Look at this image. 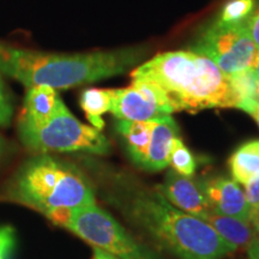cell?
Listing matches in <instances>:
<instances>
[{
  "label": "cell",
  "mask_w": 259,
  "mask_h": 259,
  "mask_svg": "<svg viewBox=\"0 0 259 259\" xmlns=\"http://www.w3.org/2000/svg\"><path fill=\"white\" fill-rule=\"evenodd\" d=\"M116 205L132 225L178 259H221L236 251L208 223L178 209L157 189L122 181Z\"/></svg>",
  "instance_id": "cell-1"
},
{
  "label": "cell",
  "mask_w": 259,
  "mask_h": 259,
  "mask_svg": "<svg viewBox=\"0 0 259 259\" xmlns=\"http://www.w3.org/2000/svg\"><path fill=\"white\" fill-rule=\"evenodd\" d=\"M145 50L54 54L16 47L0 40V73L27 88L67 89L127 72L143 59Z\"/></svg>",
  "instance_id": "cell-2"
},
{
  "label": "cell",
  "mask_w": 259,
  "mask_h": 259,
  "mask_svg": "<svg viewBox=\"0 0 259 259\" xmlns=\"http://www.w3.org/2000/svg\"><path fill=\"white\" fill-rule=\"evenodd\" d=\"M131 77L132 80H145L158 87L176 112L240 106L231 77L208 57L193 51L158 54L132 71Z\"/></svg>",
  "instance_id": "cell-3"
},
{
  "label": "cell",
  "mask_w": 259,
  "mask_h": 259,
  "mask_svg": "<svg viewBox=\"0 0 259 259\" xmlns=\"http://www.w3.org/2000/svg\"><path fill=\"white\" fill-rule=\"evenodd\" d=\"M5 193L8 199L36 210L65 228L73 210L95 204L93 187L82 171L48 154L29 160Z\"/></svg>",
  "instance_id": "cell-4"
},
{
  "label": "cell",
  "mask_w": 259,
  "mask_h": 259,
  "mask_svg": "<svg viewBox=\"0 0 259 259\" xmlns=\"http://www.w3.org/2000/svg\"><path fill=\"white\" fill-rule=\"evenodd\" d=\"M18 136L25 148L37 154L107 155L111 151V143L101 131L80 122L61 99L47 124L38 128L18 127Z\"/></svg>",
  "instance_id": "cell-5"
},
{
  "label": "cell",
  "mask_w": 259,
  "mask_h": 259,
  "mask_svg": "<svg viewBox=\"0 0 259 259\" xmlns=\"http://www.w3.org/2000/svg\"><path fill=\"white\" fill-rule=\"evenodd\" d=\"M66 228L94 247L119 259H164L158 252L136 240L96 203L73 210Z\"/></svg>",
  "instance_id": "cell-6"
},
{
  "label": "cell",
  "mask_w": 259,
  "mask_h": 259,
  "mask_svg": "<svg viewBox=\"0 0 259 259\" xmlns=\"http://www.w3.org/2000/svg\"><path fill=\"white\" fill-rule=\"evenodd\" d=\"M191 51L208 57L226 76H234L252 69L259 50L246 30L244 21L210 24Z\"/></svg>",
  "instance_id": "cell-7"
},
{
  "label": "cell",
  "mask_w": 259,
  "mask_h": 259,
  "mask_svg": "<svg viewBox=\"0 0 259 259\" xmlns=\"http://www.w3.org/2000/svg\"><path fill=\"white\" fill-rule=\"evenodd\" d=\"M109 112L121 120L153 121L176 111L168 96L155 84L132 80L127 88L113 89Z\"/></svg>",
  "instance_id": "cell-8"
},
{
  "label": "cell",
  "mask_w": 259,
  "mask_h": 259,
  "mask_svg": "<svg viewBox=\"0 0 259 259\" xmlns=\"http://www.w3.org/2000/svg\"><path fill=\"white\" fill-rule=\"evenodd\" d=\"M156 189L163 194L164 198L178 209L200 220L206 218L212 211L205 194L200 189L198 181L177 173L176 170L167 171L164 181Z\"/></svg>",
  "instance_id": "cell-9"
},
{
  "label": "cell",
  "mask_w": 259,
  "mask_h": 259,
  "mask_svg": "<svg viewBox=\"0 0 259 259\" xmlns=\"http://www.w3.org/2000/svg\"><path fill=\"white\" fill-rule=\"evenodd\" d=\"M212 211L250 222V209L240 184L227 177L198 181Z\"/></svg>",
  "instance_id": "cell-10"
},
{
  "label": "cell",
  "mask_w": 259,
  "mask_h": 259,
  "mask_svg": "<svg viewBox=\"0 0 259 259\" xmlns=\"http://www.w3.org/2000/svg\"><path fill=\"white\" fill-rule=\"evenodd\" d=\"M59 101L60 97L56 89L51 87L36 85L28 88L18 127H42L53 116Z\"/></svg>",
  "instance_id": "cell-11"
},
{
  "label": "cell",
  "mask_w": 259,
  "mask_h": 259,
  "mask_svg": "<svg viewBox=\"0 0 259 259\" xmlns=\"http://www.w3.org/2000/svg\"><path fill=\"white\" fill-rule=\"evenodd\" d=\"M179 136V127L171 115L154 120L147 157L142 168L149 171H157L169 166L171 144Z\"/></svg>",
  "instance_id": "cell-12"
},
{
  "label": "cell",
  "mask_w": 259,
  "mask_h": 259,
  "mask_svg": "<svg viewBox=\"0 0 259 259\" xmlns=\"http://www.w3.org/2000/svg\"><path fill=\"white\" fill-rule=\"evenodd\" d=\"M204 221L236 250L241 247L247 248L259 236L250 222L233 216L211 211L206 215Z\"/></svg>",
  "instance_id": "cell-13"
},
{
  "label": "cell",
  "mask_w": 259,
  "mask_h": 259,
  "mask_svg": "<svg viewBox=\"0 0 259 259\" xmlns=\"http://www.w3.org/2000/svg\"><path fill=\"white\" fill-rule=\"evenodd\" d=\"M153 126L154 120L132 121L118 119L116 121V131L124 139L130 157L135 164L141 168L147 157Z\"/></svg>",
  "instance_id": "cell-14"
},
{
  "label": "cell",
  "mask_w": 259,
  "mask_h": 259,
  "mask_svg": "<svg viewBox=\"0 0 259 259\" xmlns=\"http://www.w3.org/2000/svg\"><path fill=\"white\" fill-rule=\"evenodd\" d=\"M232 177L240 185H246L259 176V139L246 142L239 147L229 158Z\"/></svg>",
  "instance_id": "cell-15"
},
{
  "label": "cell",
  "mask_w": 259,
  "mask_h": 259,
  "mask_svg": "<svg viewBox=\"0 0 259 259\" xmlns=\"http://www.w3.org/2000/svg\"><path fill=\"white\" fill-rule=\"evenodd\" d=\"M113 89L90 88L84 90L80 96V107L85 113L93 127L101 131L105 126L102 115L109 112L112 105Z\"/></svg>",
  "instance_id": "cell-16"
},
{
  "label": "cell",
  "mask_w": 259,
  "mask_h": 259,
  "mask_svg": "<svg viewBox=\"0 0 259 259\" xmlns=\"http://www.w3.org/2000/svg\"><path fill=\"white\" fill-rule=\"evenodd\" d=\"M169 166H171L173 170H176L177 173L187 178H192L194 176V171H196V158L189 150V148L184 144L180 136L174 139L173 144H171Z\"/></svg>",
  "instance_id": "cell-17"
},
{
  "label": "cell",
  "mask_w": 259,
  "mask_h": 259,
  "mask_svg": "<svg viewBox=\"0 0 259 259\" xmlns=\"http://www.w3.org/2000/svg\"><path fill=\"white\" fill-rule=\"evenodd\" d=\"M255 6V0H229L223 6L216 21L225 24L240 23L245 21Z\"/></svg>",
  "instance_id": "cell-18"
},
{
  "label": "cell",
  "mask_w": 259,
  "mask_h": 259,
  "mask_svg": "<svg viewBox=\"0 0 259 259\" xmlns=\"http://www.w3.org/2000/svg\"><path fill=\"white\" fill-rule=\"evenodd\" d=\"M244 192L250 209V223L257 232L259 223V176L246 184Z\"/></svg>",
  "instance_id": "cell-19"
},
{
  "label": "cell",
  "mask_w": 259,
  "mask_h": 259,
  "mask_svg": "<svg viewBox=\"0 0 259 259\" xmlns=\"http://www.w3.org/2000/svg\"><path fill=\"white\" fill-rule=\"evenodd\" d=\"M12 116H14V103L3 78V74L0 73V126L8 127L11 124Z\"/></svg>",
  "instance_id": "cell-20"
},
{
  "label": "cell",
  "mask_w": 259,
  "mask_h": 259,
  "mask_svg": "<svg viewBox=\"0 0 259 259\" xmlns=\"http://www.w3.org/2000/svg\"><path fill=\"white\" fill-rule=\"evenodd\" d=\"M14 245V229L11 227H0V259H9Z\"/></svg>",
  "instance_id": "cell-21"
},
{
  "label": "cell",
  "mask_w": 259,
  "mask_h": 259,
  "mask_svg": "<svg viewBox=\"0 0 259 259\" xmlns=\"http://www.w3.org/2000/svg\"><path fill=\"white\" fill-rule=\"evenodd\" d=\"M244 25L252 41L259 50V4L254 6L251 15L245 19Z\"/></svg>",
  "instance_id": "cell-22"
},
{
  "label": "cell",
  "mask_w": 259,
  "mask_h": 259,
  "mask_svg": "<svg viewBox=\"0 0 259 259\" xmlns=\"http://www.w3.org/2000/svg\"><path fill=\"white\" fill-rule=\"evenodd\" d=\"M248 259H259V236L247 248Z\"/></svg>",
  "instance_id": "cell-23"
},
{
  "label": "cell",
  "mask_w": 259,
  "mask_h": 259,
  "mask_svg": "<svg viewBox=\"0 0 259 259\" xmlns=\"http://www.w3.org/2000/svg\"><path fill=\"white\" fill-rule=\"evenodd\" d=\"M93 259H119V258H116L115 255L108 253V252L94 247V258Z\"/></svg>",
  "instance_id": "cell-24"
},
{
  "label": "cell",
  "mask_w": 259,
  "mask_h": 259,
  "mask_svg": "<svg viewBox=\"0 0 259 259\" xmlns=\"http://www.w3.org/2000/svg\"><path fill=\"white\" fill-rule=\"evenodd\" d=\"M252 72H253V74L255 76V78H257L259 80V54L257 57V59H255L253 66H252Z\"/></svg>",
  "instance_id": "cell-25"
},
{
  "label": "cell",
  "mask_w": 259,
  "mask_h": 259,
  "mask_svg": "<svg viewBox=\"0 0 259 259\" xmlns=\"http://www.w3.org/2000/svg\"><path fill=\"white\" fill-rule=\"evenodd\" d=\"M252 116H253L254 120L257 121V124H258V126H259V108L253 113V114H252Z\"/></svg>",
  "instance_id": "cell-26"
},
{
  "label": "cell",
  "mask_w": 259,
  "mask_h": 259,
  "mask_svg": "<svg viewBox=\"0 0 259 259\" xmlns=\"http://www.w3.org/2000/svg\"><path fill=\"white\" fill-rule=\"evenodd\" d=\"M2 149H3V141L2 138H0V154H2Z\"/></svg>",
  "instance_id": "cell-27"
},
{
  "label": "cell",
  "mask_w": 259,
  "mask_h": 259,
  "mask_svg": "<svg viewBox=\"0 0 259 259\" xmlns=\"http://www.w3.org/2000/svg\"><path fill=\"white\" fill-rule=\"evenodd\" d=\"M257 234L259 235V223H258V228H257Z\"/></svg>",
  "instance_id": "cell-28"
}]
</instances>
